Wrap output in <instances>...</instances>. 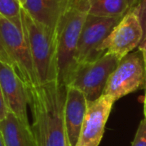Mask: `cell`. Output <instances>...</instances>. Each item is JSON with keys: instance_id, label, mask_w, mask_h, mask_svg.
Returning <instances> with one entry per match:
<instances>
[{"instance_id": "cell-17", "label": "cell", "mask_w": 146, "mask_h": 146, "mask_svg": "<svg viewBox=\"0 0 146 146\" xmlns=\"http://www.w3.org/2000/svg\"><path fill=\"white\" fill-rule=\"evenodd\" d=\"M136 11L141 21L143 30H146V0H138L137 2L131 7Z\"/></svg>"}, {"instance_id": "cell-21", "label": "cell", "mask_w": 146, "mask_h": 146, "mask_svg": "<svg viewBox=\"0 0 146 146\" xmlns=\"http://www.w3.org/2000/svg\"><path fill=\"white\" fill-rule=\"evenodd\" d=\"M138 0H128V2H129V6H130V8H131L132 6H133L134 4H135L136 2H137Z\"/></svg>"}, {"instance_id": "cell-4", "label": "cell", "mask_w": 146, "mask_h": 146, "mask_svg": "<svg viewBox=\"0 0 146 146\" xmlns=\"http://www.w3.org/2000/svg\"><path fill=\"white\" fill-rule=\"evenodd\" d=\"M0 62L10 66L22 79L27 88L39 85L23 29L1 16Z\"/></svg>"}, {"instance_id": "cell-23", "label": "cell", "mask_w": 146, "mask_h": 146, "mask_svg": "<svg viewBox=\"0 0 146 146\" xmlns=\"http://www.w3.org/2000/svg\"><path fill=\"white\" fill-rule=\"evenodd\" d=\"M18 1L21 3V4H22V7H23V4H24V0H18Z\"/></svg>"}, {"instance_id": "cell-1", "label": "cell", "mask_w": 146, "mask_h": 146, "mask_svg": "<svg viewBox=\"0 0 146 146\" xmlns=\"http://www.w3.org/2000/svg\"><path fill=\"white\" fill-rule=\"evenodd\" d=\"M27 90L37 146H70L64 121L66 87L54 81Z\"/></svg>"}, {"instance_id": "cell-13", "label": "cell", "mask_w": 146, "mask_h": 146, "mask_svg": "<svg viewBox=\"0 0 146 146\" xmlns=\"http://www.w3.org/2000/svg\"><path fill=\"white\" fill-rule=\"evenodd\" d=\"M0 132L5 146H37L30 123L22 121L11 112L0 121Z\"/></svg>"}, {"instance_id": "cell-3", "label": "cell", "mask_w": 146, "mask_h": 146, "mask_svg": "<svg viewBox=\"0 0 146 146\" xmlns=\"http://www.w3.org/2000/svg\"><path fill=\"white\" fill-rule=\"evenodd\" d=\"M22 28L39 85L57 81L55 30L33 20L24 9L22 10Z\"/></svg>"}, {"instance_id": "cell-9", "label": "cell", "mask_w": 146, "mask_h": 146, "mask_svg": "<svg viewBox=\"0 0 146 146\" xmlns=\"http://www.w3.org/2000/svg\"><path fill=\"white\" fill-rule=\"evenodd\" d=\"M114 102L111 97L103 94L97 100L88 103L76 146H99Z\"/></svg>"}, {"instance_id": "cell-16", "label": "cell", "mask_w": 146, "mask_h": 146, "mask_svg": "<svg viewBox=\"0 0 146 146\" xmlns=\"http://www.w3.org/2000/svg\"><path fill=\"white\" fill-rule=\"evenodd\" d=\"M131 146H146V117L140 122Z\"/></svg>"}, {"instance_id": "cell-5", "label": "cell", "mask_w": 146, "mask_h": 146, "mask_svg": "<svg viewBox=\"0 0 146 146\" xmlns=\"http://www.w3.org/2000/svg\"><path fill=\"white\" fill-rule=\"evenodd\" d=\"M146 67L143 53L139 48L120 59L106 84L104 95L114 101L145 87Z\"/></svg>"}, {"instance_id": "cell-15", "label": "cell", "mask_w": 146, "mask_h": 146, "mask_svg": "<svg viewBox=\"0 0 146 146\" xmlns=\"http://www.w3.org/2000/svg\"><path fill=\"white\" fill-rule=\"evenodd\" d=\"M22 4L18 0H0V16L22 28Z\"/></svg>"}, {"instance_id": "cell-12", "label": "cell", "mask_w": 146, "mask_h": 146, "mask_svg": "<svg viewBox=\"0 0 146 146\" xmlns=\"http://www.w3.org/2000/svg\"><path fill=\"white\" fill-rule=\"evenodd\" d=\"M70 0H24V11L37 22L55 30Z\"/></svg>"}, {"instance_id": "cell-22", "label": "cell", "mask_w": 146, "mask_h": 146, "mask_svg": "<svg viewBox=\"0 0 146 146\" xmlns=\"http://www.w3.org/2000/svg\"><path fill=\"white\" fill-rule=\"evenodd\" d=\"M0 146H5L4 145V142H3V139H2V135H1V132H0Z\"/></svg>"}, {"instance_id": "cell-2", "label": "cell", "mask_w": 146, "mask_h": 146, "mask_svg": "<svg viewBox=\"0 0 146 146\" xmlns=\"http://www.w3.org/2000/svg\"><path fill=\"white\" fill-rule=\"evenodd\" d=\"M88 14L86 0H70L55 28L57 82L65 87L69 85L77 67L78 42Z\"/></svg>"}, {"instance_id": "cell-10", "label": "cell", "mask_w": 146, "mask_h": 146, "mask_svg": "<svg viewBox=\"0 0 146 146\" xmlns=\"http://www.w3.org/2000/svg\"><path fill=\"white\" fill-rule=\"evenodd\" d=\"M0 84L8 111L22 121H28V90L19 75L5 63L0 62Z\"/></svg>"}, {"instance_id": "cell-19", "label": "cell", "mask_w": 146, "mask_h": 146, "mask_svg": "<svg viewBox=\"0 0 146 146\" xmlns=\"http://www.w3.org/2000/svg\"><path fill=\"white\" fill-rule=\"evenodd\" d=\"M138 48L142 51L143 53V57H144V62H145V67H146V30L144 31V36H143V39H142L141 43L140 45L138 46Z\"/></svg>"}, {"instance_id": "cell-11", "label": "cell", "mask_w": 146, "mask_h": 146, "mask_svg": "<svg viewBox=\"0 0 146 146\" xmlns=\"http://www.w3.org/2000/svg\"><path fill=\"white\" fill-rule=\"evenodd\" d=\"M88 107V101L80 90L71 86L66 87L64 105V121L70 146H76Z\"/></svg>"}, {"instance_id": "cell-7", "label": "cell", "mask_w": 146, "mask_h": 146, "mask_svg": "<svg viewBox=\"0 0 146 146\" xmlns=\"http://www.w3.org/2000/svg\"><path fill=\"white\" fill-rule=\"evenodd\" d=\"M121 18L87 15L78 42L77 65L95 61L105 54L104 42Z\"/></svg>"}, {"instance_id": "cell-6", "label": "cell", "mask_w": 146, "mask_h": 146, "mask_svg": "<svg viewBox=\"0 0 146 146\" xmlns=\"http://www.w3.org/2000/svg\"><path fill=\"white\" fill-rule=\"evenodd\" d=\"M118 62L119 59L115 55L105 53L97 60L77 65L68 86L80 90L88 103L95 101L103 95L108 79Z\"/></svg>"}, {"instance_id": "cell-14", "label": "cell", "mask_w": 146, "mask_h": 146, "mask_svg": "<svg viewBox=\"0 0 146 146\" xmlns=\"http://www.w3.org/2000/svg\"><path fill=\"white\" fill-rule=\"evenodd\" d=\"M89 14L102 17H123L130 9L128 0H86Z\"/></svg>"}, {"instance_id": "cell-20", "label": "cell", "mask_w": 146, "mask_h": 146, "mask_svg": "<svg viewBox=\"0 0 146 146\" xmlns=\"http://www.w3.org/2000/svg\"><path fill=\"white\" fill-rule=\"evenodd\" d=\"M144 117H146V85H145V95H144Z\"/></svg>"}, {"instance_id": "cell-18", "label": "cell", "mask_w": 146, "mask_h": 146, "mask_svg": "<svg viewBox=\"0 0 146 146\" xmlns=\"http://www.w3.org/2000/svg\"><path fill=\"white\" fill-rule=\"evenodd\" d=\"M8 108L6 106V102H5L4 96H3L2 87L0 84V121H2L8 114Z\"/></svg>"}, {"instance_id": "cell-8", "label": "cell", "mask_w": 146, "mask_h": 146, "mask_svg": "<svg viewBox=\"0 0 146 146\" xmlns=\"http://www.w3.org/2000/svg\"><path fill=\"white\" fill-rule=\"evenodd\" d=\"M143 36L144 30L139 16L134 9L130 8L107 37L103 50L120 60L139 46Z\"/></svg>"}]
</instances>
